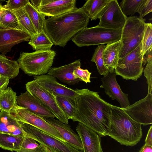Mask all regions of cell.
Returning a JSON list of instances; mask_svg holds the SVG:
<instances>
[{
  "label": "cell",
  "instance_id": "obj_20",
  "mask_svg": "<svg viewBox=\"0 0 152 152\" xmlns=\"http://www.w3.org/2000/svg\"><path fill=\"white\" fill-rule=\"evenodd\" d=\"M81 66L80 60L77 59L67 64L51 68L48 72V74L69 85H75L81 81L74 76L73 72L77 67Z\"/></svg>",
  "mask_w": 152,
  "mask_h": 152
},
{
  "label": "cell",
  "instance_id": "obj_36",
  "mask_svg": "<svg viewBox=\"0 0 152 152\" xmlns=\"http://www.w3.org/2000/svg\"><path fill=\"white\" fill-rule=\"evenodd\" d=\"M29 2L28 0H9L2 7L4 9L13 11L24 8Z\"/></svg>",
  "mask_w": 152,
  "mask_h": 152
},
{
  "label": "cell",
  "instance_id": "obj_14",
  "mask_svg": "<svg viewBox=\"0 0 152 152\" xmlns=\"http://www.w3.org/2000/svg\"><path fill=\"white\" fill-rule=\"evenodd\" d=\"M115 70L109 72L101 79L102 84L100 87L104 88L105 93L112 100H116L119 103L121 108L124 109L130 105L128 94L121 90L116 79Z\"/></svg>",
  "mask_w": 152,
  "mask_h": 152
},
{
  "label": "cell",
  "instance_id": "obj_9",
  "mask_svg": "<svg viewBox=\"0 0 152 152\" xmlns=\"http://www.w3.org/2000/svg\"><path fill=\"white\" fill-rule=\"evenodd\" d=\"M21 123L25 137L33 138L39 144H42L56 152H83L66 142L58 140L32 125Z\"/></svg>",
  "mask_w": 152,
  "mask_h": 152
},
{
  "label": "cell",
  "instance_id": "obj_38",
  "mask_svg": "<svg viewBox=\"0 0 152 152\" xmlns=\"http://www.w3.org/2000/svg\"><path fill=\"white\" fill-rule=\"evenodd\" d=\"M91 74V73L88 69H82L80 66L77 67L73 72V74L76 78L86 83L91 82L90 78Z\"/></svg>",
  "mask_w": 152,
  "mask_h": 152
},
{
  "label": "cell",
  "instance_id": "obj_23",
  "mask_svg": "<svg viewBox=\"0 0 152 152\" xmlns=\"http://www.w3.org/2000/svg\"><path fill=\"white\" fill-rule=\"evenodd\" d=\"M110 0H88L81 7L91 20L100 17Z\"/></svg>",
  "mask_w": 152,
  "mask_h": 152
},
{
  "label": "cell",
  "instance_id": "obj_32",
  "mask_svg": "<svg viewBox=\"0 0 152 152\" xmlns=\"http://www.w3.org/2000/svg\"><path fill=\"white\" fill-rule=\"evenodd\" d=\"M105 44L99 45L96 49L91 58V61L95 62L99 74L104 76L109 72L104 65L103 53L105 48Z\"/></svg>",
  "mask_w": 152,
  "mask_h": 152
},
{
  "label": "cell",
  "instance_id": "obj_21",
  "mask_svg": "<svg viewBox=\"0 0 152 152\" xmlns=\"http://www.w3.org/2000/svg\"><path fill=\"white\" fill-rule=\"evenodd\" d=\"M0 132L24 138L21 123L12 117L10 112H0Z\"/></svg>",
  "mask_w": 152,
  "mask_h": 152
},
{
  "label": "cell",
  "instance_id": "obj_12",
  "mask_svg": "<svg viewBox=\"0 0 152 152\" xmlns=\"http://www.w3.org/2000/svg\"><path fill=\"white\" fill-rule=\"evenodd\" d=\"M123 109L135 122L143 125L152 124V94L148 93L144 98Z\"/></svg>",
  "mask_w": 152,
  "mask_h": 152
},
{
  "label": "cell",
  "instance_id": "obj_42",
  "mask_svg": "<svg viewBox=\"0 0 152 152\" xmlns=\"http://www.w3.org/2000/svg\"><path fill=\"white\" fill-rule=\"evenodd\" d=\"M152 126H151L145 140V144L152 146Z\"/></svg>",
  "mask_w": 152,
  "mask_h": 152
},
{
  "label": "cell",
  "instance_id": "obj_45",
  "mask_svg": "<svg viewBox=\"0 0 152 152\" xmlns=\"http://www.w3.org/2000/svg\"><path fill=\"white\" fill-rule=\"evenodd\" d=\"M49 152H56L53 150H52V149H51L50 148H47Z\"/></svg>",
  "mask_w": 152,
  "mask_h": 152
},
{
  "label": "cell",
  "instance_id": "obj_39",
  "mask_svg": "<svg viewBox=\"0 0 152 152\" xmlns=\"http://www.w3.org/2000/svg\"><path fill=\"white\" fill-rule=\"evenodd\" d=\"M39 145L34 139L29 137H25L22 142L21 148L27 149H33L38 147Z\"/></svg>",
  "mask_w": 152,
  "mask_h": 152
},
{
  "label": "cell",
  "instance_id": "obj_30",
  "mask_svg": "<svg viewBox=\"0 0 152 152\" xmlns=\"http://www.w3.org/2000/svg\"><path fill=\"white\" fill-rule=\"evenodd\" d=\"M56 102L68 119L73 117L76 111L75 99L60 96H55Z\"/></svg>",
  "mask_w": 152,
  "mask_h": 152
},
{
  "label": "cell",
  "instance_id": "obj_1",
  "mask_svg": "<svg viewBox=\"0 0 152 152\" xmlns=\"http://www.w3.org/2000/svg\"><path fill=\"white\" fill-rule=\"evenodd\" d=\"M76 111L72 120L93 130L100 136H106L110 127L112 105L102 99L99 93L88 89L75 90Z\"/></svg>",
  "mask_w": 152,
  "mask_h": 152
},
{
  "label": "cell",
  "instance_id": "obj_26",
  "mask_svg": "<svg viewBox=\"0 0 152 152\" xmlns=\"http://www.w3.org/2000/svg\"><path fill=\"white\" fill-rule=\"evenodd\" d=\"M24 138L0 132V147L4 150L16 151L21 149V146Z\"/></svg>",
  "mask_w": 152,
  "mask_h": 152
},
{
  "label": "cell",
  "instance_id": "obj_25",
  "mask_svg": "<svg viewBox=\"0 0 152 152\" xmlns=\"http://www.w3.org/2000/svg\"><path fill=\"white\" fill-rule=\"evenodd\" d=\"M12 12L17 18L21 31L29 34L31 38L38 33L24 8Z\"/></svg>",
  "mask_w": 152,
  "mask_h": 152
},
{
  "label": "cell",
  "instance_id": "obj_15",
  "mask_svg": "<svg viewBox=\"0 0 152 152\" xmlns=\"http://www.w3.org/2000/svg\"><path fill=\"white\" fill-rule=\"evenodd\" d=\"M38 83L55 96H60L75 99L77 95L75 90L59 83L56 78L48 74L34 76Z\"/></svg>",
  "mask_w": 152,
  "mask_h": 152
},
{
  "label": "cell",
  "instance_id": "obj_37",
  "mask_svg": "<svg viewBox=\"0 0 152 152\" xmlns=\"http://www.w3.org/2000/svg\"><path fill=\"white\" fill-rule=\"evenodd\" d=\"M152 11V0H142L139 4L137 12L139 14V18H142Z\"/></svg>",
  "mask_w": 152,
  "mask_h": 152
},
{
  "label": "cell",
  "instance_id": "obj_28",
  "mask_svg": "<svg viewBox=\"0 0 152 152\" xmlns=\"http://www.w3.org/2000/svg\"><path fill=\"white\" fill-rule=\"evenodd\" d=\"M17 94L10 87H8L0 94L1 110L10 112L17 104Z\"/></svg>",
  "mask_w": 152,
  "mask_h": 152
},
{
  "label": "cell",
  "instance_id": "obj_4",
  "mask_svg": "<svg viewBox=\"0 0 152 152\" xmlns=\"http://www.w3.org/2000/svg\"><path fill=\"white\" fill-rule=\"evenodd\" d=\"M56 52L51 50L22 52L18 59L20 68L29 76L45 75L51 68Z\"/></svg>",
  "mask_w": 152,
  "mask_h": 152
},
{
  "label": "cell",
  "instance_id": "obj_34",
  "mask_svg": "<svg viewBox=\"0 0 152 152\" xmlns=\"http://www.w3.org/2000/svg\"><path fill=\"white\" fill-rule=\"evenodd\" d=\"M142 46L144 56L152 48V24L145 23L142 40Z\"/></svg>",
  "mask_w": 152,
  "mask_h": 152
},
{
  "label": "cell",
  "instance_id": "obj_41",
  "mask_svg": "<svg viewBox=\"0 0 152 152\" xmlns=\"http://www.w3.org/2000/svg\"><path fill=\"white\" fill-rule=\"evenodd\" d=\"M45 146L42 144L40 145L33 149H27L21 148L16 152H45Z\"/></svg>",
  "mask_w": 152,
  "mask_h": 152
},
{
  "label": "cell",
  "instance_id": "obj_3",
  "mask_svg": "<svg viewBox=\"0 0 152 152\" xmlns=\"http://www.w3.org/2000/svg\"><path fill=\"white\" fill-rule=\"evenodd\" d=\"M141 125L133 120L123 109L112 105L110 129L106 136L122 145L133 146L142 137Z\"/></svg>",
  "mask_w": 152,
  "mask_h": 152
},
{
  "label": "cell",
  "instance_id": "obj_8",
  "mask_svg": "<svg viewBox=\"0 0 152 152\" xmlns=\"http://www.w3.org/2000/svg\"><path fill=\"white\" fill-rule=\"evenodd\" d=\"M10 113L17 121L32 125L58 140L66 142L59 132L43 118L31 112L26 108L16 104Z\"/></svg>",
  "mask_w": 152,
  "mask_h": 152
},
{
  "label": "cell",
  "instance_id": "obj_19",
  "mask_svg": "<svg viewBox=\"0 0 152 152\" xmlns=\"http://www.w3.org/2000/svg\"><path fill=\"white\" fill-rule=\"evenodd\" d=\"M59 133L63 139L76 149L83 151V148L80 138L68 124H64L53 118H43Z\"/></svg>",
  "mask_w": 152,
  "mask_h": 152
},
{
  "label": "cell",
  "instance_id": "obj_24",
  "mask_svg": "<svg viewBox=\"0 0 152 152\" xmlns=\"http://www.w3.org/2000/svg\"><path fill=\"white\" fill-rule=\"evenodd\" d=\"M20 69L17 61L9 59L0 54V76L14 78L18 75Z\"/></svg>",
  "mask_w": 152,
  "mask_h": 152
},
{
  "label": "cell",
  "instance_id": "obj_5",
  "mask_svg": "<svg viewBox=\"0 0 152 152\" xmlns=\"http://www.w3.org/2000/svg\"><path fill=\"white\" fill-rule=\"evenodd\" d=\"M122 31L106 28L98 25L83 28L71 40L79 47L108 44L120 40Z\"/></svg>",
  "mask_w": 152,
  "mask_h": 152
},
{
  "label": "cell",
  "instance_id": "obj_29",
  "mask_svg": "<svg viewBox=\"0 0 152 152\" xmlns=\"http://www.w3.org/2000/svg\"><path fill=\"white\" fill-rule=\"evenodd\" d=\"M24 8L28 14L37 32L39 33L44 29L46 20L45 17L39 12L30 2H28Z\"/></svg>",
  "mask_w": 152,
  "mask_h": 152
},
{
  "label": "cell",
  "instance_id": "obj_46",
  "mask_svg": "<svg viewBox=\"0 0 152 152\" xmlns=\"http://www.w3.org/2000/svg\"><path fill=\"white\" fill-rule=\"evenodd\" d=\"M45 152H49L47 148L45 146Z\"/></svg>",
  "mask_w": 152,
  "mask_h": 152
},
{
  "label": "cell",
  "instance_id": "obj_2",
  "mask_svg": "<svg viewBox=\"0 0 152 152\" xmlns=\"http://www.w3.org/2000/svg\"><path fill=\"white\" fill-rule=\"evenodd\" d=\"M89 18L81 8L45 20L44 30L53 45L64 47L79 32L87 27Z\"/></svg>",
  "mask_w": 152,
  "mask_h": 152
},
{
  "label": "cell",
  "instance_id": "obj_10",
  "mask_svg": "<svg viewBox=\"0 0 152 152\" xmlns=\"http://www.w3.org/2000/svg\"><path fill=\"white\" fill-rule=\"evenodd\" d=\"M26 88L27 91L50 110L58 120L68 124L69 119L58 105L55 96L42 87L34 80L27 82Z\"/></svg>",
  "mask_w": 152,
  "mask_h": 152
},
{
  "label": "cell",
  "instance_id": "obj_40",
  "mask_svg": "<svg viewBox=\"0 0 152 152\" xmlns=\"http://www.w3.org/2000/svg\"><path fill=\"white\" fill-rule=\"evenodd\" d=\"M10 79L5 76H0V94L7 88Z\"/></svg>",
  "mask_w": 152,
  "mask_h": 152
},
{
  "label": "cell",
  "instance_id": "obj_43",
  "mask_svg": "<svg viewBox=\"0 0 152 152\" xmlns=\"http://www.w3.org/2000/svg\"><path fill=\"white\" fill-rule=\"evenodd\" d=\"M139 152H152V146L145 144Z\"/></svg>",
  "mask_w": 152,
  "mask_h": 152
},
{
  "label": "cell",
  "instance_id": "obj_49",
  "mask_svg": "<svg viewBox=\"0 0 152 152\" xmlns=\"http://www.w3.org/2000/svg\"></svg>",
  "mask_w": 152,
  "mask_h": 152
},
{
  "label": "cell",
  "instance_id": "obj_22",
  "mask_svg": "<svg viewBox=\"0 0 152 152\" xmlns=\"http://www.w3.org/2000/svg\"><path fill=\"white\" fill-rule=\"evenodd\" d=\"M122 46L121 40L105 45L103 53L104 63L109 72L114 71L118 64L120 58L119 53Z\"/></svg>",
  "mask_w": 152,
  "mask_h": 152
},
{
  "label": "cell",
  "instance_id": "obj_11",
  "mask_svg": "<svg viewBox=\"0 0 152 152\" xmlns=\"http://www.w3.org/2000/svg\"><path fill=\"white\" fill-rule=\"evenodd\" d=\"M127 18L122 12L117 0H110L99 18L100 26L119 30L123 28Z\"/></svg>",
  "mask_w": 152,
  "mask_h": 152
},
{
  "label": "cell",
  "instance_id": "obj_16",
  "mask_svg": "<svg viewBox=\"0 0 152 152\" xmlns=\"http://www.w3.org/2000/svg\"><path fill=\"white\" fill-rule=\"evenodd\" d=\"M30 38L29 34L21 30L0 28V52L5 56L14 45L29 41Z\"/></svg>",
  "mask_w": 152,
  "mask_h": 152
},
{
  "label": "cell",
  "instance_id": "obj_18",
  "mask_svg": "<svg viewBox=\"0 0 152 152\" xmlns=\"http://www.w3.org/2000/svg\"><path fill=\"white\" fill-rule=\"evenodd\" d=\"M16 101L18 105L43 118H56L50 110L27 91L17 96Z\"/></svg>",
  "mask_w": 152,
  "mask_h": 152
},
{
  "label": "cell",
  "instance_id": "obj_48",
  "mask_svg": "<svg viewBox=\"0 0 152 152\" xmlns=\"http://www.w3.org/2000/svg\"><path fill=\"white\" fill-rule=\"evenodd\" d=\"M1 111V108H0V112Z\"/></svg>",
  "mask_w": 152,
  "mask_h": 152
},
{
  "label": "cell",
  "instance_id": "obj_13",
  "mask_svg": "<svg viewBox=\"0 0 152 152\" xmlns=\"http://www.w3.org/2000/svg\"><path fill=\"white\" fill-rule=\"evenodd\" d=\"M76 0H40L37 10L45 17H56L77 8Z\"/></svg>",
  "mask_w": 152,
  "mask_h": 152
},
{
  "label": "cell",
  "instance_id": "obj_6",
  "mask_svg": "<svg viewBox=\"0 0 152 152\" xmlns=\"http://www.w3.org/2000/svg\"><path fill=\"white\" fill-rule=\"evenodd\" d=\"M145 20L137 16L127 17L122 29L121 40L122 46L119 57L122 58L136 48L142 42Z\"/></svg>",
  "mask_w": 152,
  "mask_h": 152
},
{
  "label": "cell",
  "instance_id": "obj_35",
  "mask_svg": "<svg viewBox=\"0 0 152 152\" xmlns=\"http://www.w3.org/2000/svg\"><path fill=\"white\" fill-rule=\"evenodd\" d=\"M151 48L146 52L147 64L143 70L144 76L148 85V93L152 94V49Z\"/></svg>",
  "mask_w": 152,
  "mask_h": 152
},
{
  "label": "cell",
  "instance_id": "obj_47",
  "mask_svg": "<svg viewBox=\"0 0 152 152\" xmlns=\"http://www.w3.org/2000/svg\"><path fill=\"white\" fill-rule=\"evenodd\" d=\"M1 4H0V10L3 8Z\"/></svg>",
  "mask_w": 152,
  "mask_h": 152
},
{
  "label": "cell",
  "instance_id": "obj_44",
  "mask_svg": "<svg viewBox=\"0 0 152 152\" xmlns=\"http://www.w3.org/2000/svg\"><path fill=\"white\" fill-rule=\"evenodd\" d=\"M4 9V8L3 7L0 10V23L3 15Z\"/></svg>",
  "mask_w": 152,
  "mask_h": 152
},
{
  "label": "cell",
  "instance_id": "obj_31",
  "mask_svg": "<svg viewBox=\"0 0 152 152\" xmlns=\"http://www.w3.org/2000/svg\"><path fill=\"white\" fill-rule=\"evenodd\" d=\"M0 27L3 29L21 30L15 14L13 12L4 8L0 23Z\"/></svg>",
  "mask_w": 152,
  "mask_h": 152
},
{
  "label": "cell",
  "instance_id": "obj_27",
  "mask_svg": "<svg viewBox=\"0 0 152 152\" xmlns=\"http://www.w3.org/2000/svg\"><path fill=\"white\" fill-rule=\"evenodd\" d=\"M28 43L35 51L50 50L53 45L44 29L31 37Z\"/></svg>",
  "mask_w": 152,
  "mask_h": 152
},
{
  "label": "cell",
  "instance_id": "obj_17",
  "mask_svg": "<svg viewBox=\"0 0 152 152\" xmlns=\"http://www.w3.org/2000/svg\"><path fill=\"white\" fill-rule=\"evenodd\" d=\"M83 145V152H103L100 136L95 131L79 122L76 127Z\"/></svg>",
  "mask_w": 152,
  "mask_h": 152
},
{
  "label": "cell",
  "instance_id": "obj_33",
  "mask_svg": "<svg viewBox=\"0 0 152 152\" xmlns=\"http://www.w3.org/2000/svg\"><path fill=\"white\" fill-rule=\"evenodd\" d=\"M142 0H123L120 7L123 13L126 16L134 15L136 12Z\"/></svg>",
  "mask_w": 152,
  "mask_h": 152
},
{
  "label": "cell",
  "instance_id": "obj_7",
  "mask_svg": "<svg viewBox=\"0 0 152 152\" xmlns=\"http://www.w3.org/2000/svg\"><path fill=\"white\" fill-rule=\"evenodd\" d=\"M144 56L142 42L133 51L119 58L114 69L117 75L124 79L136 81L143 72Z\"/></svg>",
  "mask_w": 152,
  "mask_h": 152
}]
</instances>
